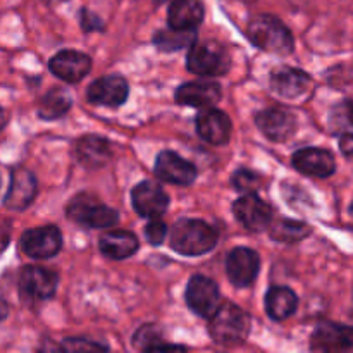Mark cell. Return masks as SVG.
<instances>
[{
  "label": "cell",
  "mask_w": 353,
  "mask_h": 353,
  "mask_svg": "<svg viewBox=\"0 0 353 353\" xmlns=\"http://www.w3.org/2000/svg\"><path fill=\"white\" fill-rule=\"evenodd\" d=\"M299 307V296L288 286H272L265 293V310L268 316L274 321H285Z\"/></svg>",
  "instance_id": "25"
},
{
  "label": "cell",
  "mask_w": 353,
  "mask_h": 353,
  "mask_svg": "<svg viewBox=\"0 0 353 353\" xmlns=\"http://www.w3.org/2000/svg\"><path fill=\"white\" fill-rule=\"evenodd\" d=\"M65 214H68V217L72 223H78L79 226L85 228H93V230L114 226L117 219H119L117 210L107 207L105 203H102L97 196L90 195V193L76 195L68 203Z\"/></svg>",
  "instance_id": "5"
},
{
  "label": "cell",
  "mask_w": 353,
  "mask_h": 353,
  "mask_svg": "<svg viewBox=\"0 0 353 353\" xmlns=\"http://www.w3.org/2000/svg\"><path fill=\"white\" fill-rule=\"evenodd\" d=\"M255 124L271 141H286L296 131V117L283 107H269L255 116Z\"/></svg>",
  "instance_id": "13"
},
{
  "label": "cell",
  "mask_w": 353,
  "mask_h": 353,
  "mask_svg": "<svg viewBox=\"0 0 353 353\" xmlns=\"http://www.w3.org/2000/svg\"><path fill=\"white\" fill-rule=\"evenodd\" d=\"M37 353H62V350H61V348L55 347L54 343H47L45 347H41Z\"/></svg>",
  "instance_id": "36"
},
{
  "label": "cell",
  "mask_w": 353,
  "mask_h": 353,
  "mask_svg": "<svg viewBox=\"0 0 353 353\" xmlns=\"http://www.w3.org/2000/svg\"><path fill=\"white\" fill-rule=\"evenodd\" d=\"M145 353H186V350L183 347H179V345H155V347H152L150 350H147Z\"/></svg>",
  "instance_id": "34"
},
{
  "label": "cell",
  "mask_w": 353,
  "mask_h": 353,
  "mask_svg": "<svg viewBox=\"0 0 353 353\" xmlns=\"http://www.w3.org/2000/svg\"><path fill=\"white\" fill-rule=\"evenodd\" d=\"M223 88L214 79H196L183 83L176 90V102L193 109H209L221 100Z\"/></svg>",
  "instance_id": "14"
},
{
  "label": "cell",
  "mask_w": 353,
  "mask_h": 353,
  "mask_svg": "<svg viewBox=\"0 0 353 353\" xmlns=\"http://www.w3.org/2000/svg\"><path fill=\"white\" fill-rule=\"evenodd\" d=\"M203 19L202 0H172L169 6V28L176 30H196Z\"/></svg>",
  "instance_id": "24"
},
{
  "label": "cell",
  "mask_w": 353,
  "mask_h": 353,
  "mask_svg": "<svg viewBox=\"0 0 353 353\" xmlns=\"http://www.w3.org/2000/svg\"><path fill=\"white\" fill-rule=\"evenodd\" d=\"M0 186H2V179H0Z\"/></svg>",
  "instance_id": "39"
},
{
  "label": "cell",
  "mask_w": 353,
  "mask_h": 353,
  "mask_svg": "<svg viewBox=\"0 0 353 353\" xmlns=\"http://www.w3.org/2000/svg\"><path fill=\"white\" fill-rule=\"evenodd\" d=\"M154 171L159 179L178 186L192 185L196 179V174H199V171H196L192 162L183 159L181 155L172 150H164L157 155Z\"/></svg>",
  "instance_id": "12"
},
{
  "label": "cell",
  "mask_w": 353,
  "mask_h": 353,
  "mask_svg": "<svg viewBox=\"0 0 353 353\" xmlns=\"http://www.w3.org/2000/svg\"><path fill=\"white\" fill-rule=\"evenodd\" d=\"M81 26L85 31H100L103 30V24L95 14H92L90 10L83 9L81 10Z\"/></svg>",
  "instance_id": "33"
},
{
  "label": "cell",
  "mask_w": 353,
  "mask_h": 353,
  "mask_svg": "<svg viewBox=\"0 0 353 353\" xmlns=\"http://www.w3.org/2000/svg\"><path fill=\"white\" fill-rule=\"evenodd\" d=\"M72 105V97L68 90L55 86V88L48 90L43 97H41L40 103H38V116L45 121H55L62 117L64 114L69 112Z\"/></svg>",
  "instance_id": "26"
},
{
  "label": "cell",
  "mask_w": 353,
  "mask_h": 353,
  "mask_svg": "<svg viewBox=\"0 0 353 353\" xmlns=\"http://www.w3.org/2000/svg\"><path fill=\"white\" fill-rule=\"evenodd\" d=\"M310 347L316 353H352V327L336 323H321L310 338Z\"/></svg>",
  "instance_id": "11"
},
{
  "label": "cell",
  "mask_w": 353,
  "mask_h": 353,
  "mask_svg": "<svg viewBox=\"0 0 353 353\" xmlns=\"http://www.w3.org/2000/svg\"><path fill=\"white\" fill-rule=\"evenodd\" d=\"M259 269H261V257L252 248L238 247L228 254V279L238 288H247V286L254 285L259 276Z\"/></svg>",
  "instance_id": "10"
},
{
  "label": "cell",
  "mask_w": 353,
  "mask_h": 353,
  "mask_svg": "<svg viewBox=\"0 0 353 353\" xmlns=\"http://www.w3.org/2000/svg\"><path fill=\"white\" fill-rule=\"evenodd\" d=\"M64 353H107V345L86 340V338H65L61 345Z\"/></svg>",
  "instance_id": "29"
},
{
  "label": "cell",
  "mask_w": 353,
  "mask_h": 353,
  "mask_svg": "<svg viewBox=\"0 0 353 353\" xmlns=\"http://www.w3.org/2000/svg\"><path fill=\"white\" fill-rule=\"evenodd\" d=\"M268 230L272 240L281 241V243H296L310 234V228L307 224L292 219L276 221V223H271Z\"/></svg>",
  "instance_id": "28"
},
{
  "label": "cell",
  "mask_w": 353,
  "mask_h": 353,
  "mask_svg": "<svg viewBox=\"0 0 353 353\" xmlns=\"http://www.w3.org/2000/svg\"><path fill=\"white\" fill-rule=\"evenodd\" d=\"M100 252L112 261H124L138 252V238L126 230L109 231L102 234L99 241Z\"/></svg>",
  "instance_id": "23"
},
{
  "label": "cell",
  "mask_w": 353,
  "mask_h": 353,
  "mask_svg": "<svg viewBox=\"0 0 353 353\" xmlns=\"http://www.w3.org/2000/svg\"><path fill=\"white\" fill-rule=\"evenodd\" d=\"M168 236V226L162 221H152L145 226V238L152 247H159Z\"/></svg>",
  "instance_id": "32"
},
{
  "label": "cell",
  "mask_w": 353,
  "mask_h": 353,
  "mask_svg": "<svg viewBox=\"0 0 353 353\" xmlns=\"http://www.w3.org/2000/svg\"><path fill=\"white\" fill-rule=\"evenodd\" d=\"M38 193V183L33 172L28 169H17L12 172L9 190L3 199V205L10 210H24L33 203Z\"/></svg>",
  "instance_id": "20"
},
{
  "label": "cell",
  "mask_w": 353,
  "mask_h": 353,
  "mask_svg": "<svg viewBox=\"0 0 353 353\" xmlns=\"http://www.w3.org/2000/svg\"><path fill=\"white\" fill-rule=\"evenodd\" d=\"M76 159L86 169L103 168L112 157V147L107 138L99 134H85L76 141Z\"/></svg>",
  "instance_id": "22"
},
{
  "label": "cell",
  "mask_w": 353,
  "mask_h": 353,
  "mask_svg": "<svg viewBox=\"0 0 353 353\" xmlns=\"http://www.w3.org/2000/svg\"><path fill=\"white\" fill-rule=\"evenodd\" d=\"M130 95V86L123 76L109 74L102 76V78L95 79L92 85L88 86V97L90 102L93 105H102V107H121L128 100Z\"/></svg>",
  "instance_id": "15"
},
{
  "label": "cell",
  "mask_w": 353,
  "mask_h": 353,
  "mask_svg": "<svg viewBox=\"0 0 353 353\" xmlns=\"http://www.w3.org/2000/svg\"><path fill=\"white\" fill-rule=\"evenodd\" d=\"M217 240L219 234L216 228L202 219L183 217L172 226L171 231V248L186 257L209 254L217 245Z\"/></svg>",
  "instance_id": "1"
},
{
  "label": "cell",
  "mask_w": 353,
  "mask_h": 353,
  "mask_svg": "<svg viewBox=\"0 0 353 353\" xmlns=\"http://www.w3.org/2000/svg\"><path fill=\"white\" fill-rule=\"evenodd\" d=\"M186 68L190 72L205 78H216L230 71L231 57L228 48L216 40L195 41L188 48Z\"/></svg>",
  "instance_id": "4"
},
{
  "label": "cell",
  "mask_w": 353,
  "mask_h": 353,
  "mask_svg": "<svg viewBox=\"0 0 353 353\" xmlns=\"http://www.w3.org/2000/svg\"><path fill=\"white\" fill-rule=\"evenodd\" d=\"M247 34L252 43L261 50L276 55H288L293 52L292 31L281 19L271 14H261L248 23Z\"/></svg>",
  "instance_id": "2"
},
{
  "label": "cell",
  "mask_w": 353,
  "mask_h": 353,
  "mask_svg": "<svg viewBox=\"0 0 353 353\" xmlns=\"http://www.w3.org/2000/svg\"><path fill=\"white\" fill-rule=\"evenodd\" d=\"M271 88L285 99H299L312 86V79L305 71L296 68H278L271 72Z\"/></svg>",
  "instance_id": "21"
},
{
  "label": "cell",
  "mask_w": 353,
  "mask_h": 353,
  "mask_svg": "<svg viewBox=\"0 0 353 353\" xmlns=\"http://www.w3.org/2000/svg\"><path fill=\"white\" fill-rule=\"evenodd\" d=\"M233 185L238 192L255 193L261 188V176L254 171H248V169H240V171L234 172Z\"/></svg>",
  "instance_id": "31"
},
{
  "label": "cell",
  "mask_w": 353,
  "mask_h": 353,
  "mask_svg": "<svg viewBox=\"0 0 353 353\" xmlns=\"http://www.w3.org/2000/svg\"><path fill=\"white\" fill-rule=\"evenodd\" d=\"M292 162L296 171L314 178H330L336 171V161L333 154L324 148H302L293 154Z\"/></svg>",
  "instance_id": "19"
},
{
  "label": "cell",
  "mask_w": 353,
  "mask_h": 353,
  "mask_svg": "<svg viewBox=\"0 0 353 353\" xmlns=\"http://www.w3.org/2000/svg\"><path fill=\"white\" fill-rule=\"evenodd\" d=\"M57 272L37 265H26L19 274L21 299L26 302H45L52 299L57 290Z\"/></svg>",
  "instance_id": "6"
},
{
  "label": "cell",
  "mask_w": 353,
  "mask_h": 353,
  "mask_svg": "<svg viewBox=\"0 0 353 353\" xmlns=\"http://www.w3.org/2000/svg\"><path fill=\"white\" fill-rule=\"evenodd\" d=\"M196 41V30H169L159 31L154 37V43L162 52H176L181 48H190Z\"/></svg>",
  "instance_id": "27"
},
{
  "label": "cell",
  "mask_w": 353,
  "mask_h": 353,
  "mask_svg": "<svg viewBox=\"0 0 353 353\" xmlns=\"http://www.w3.org/2000/svg\"><path fill=\"white\" fill-rule=\"evenodd\" d=\"M48 69L65 83H78L92 71V59L78 50H61L48 61Z\"/></svg>",
  "instance_id": "17"
},
{
  "label": "cell",
  "mask_w": 353,
  "mask_h": 353,
  "mask_svg": "<svg viewBox=\"0 0 353 353\" xmlns=\"http://www.w3.org/2000/svg\"><path fill=\"white\" fill-rule=\"evenodd\" d=\"M209 319L210 336L221 345H238L250 334V316L234 303L219 305Z\"/></svg>",
  "instance_id": "3"
},
{
  "label": "cell",
  "mask_w": 353,
  "mask_h": 353,
  "mask_svg": "<svg viewBox=\"0 0 353 353\" xmlns=\"http://www.w3.org/2000/svg\"><path fill=\"white\" fill-rule=\"evenodd\" d=\"M6 123H7V117H6V112H3V109L0 107V131L6 128Z\"/></svg>",
  "instance_id": "38"
},
{
  "label": "cell",
  "mask_w": 353,
  "mask_h": 353,
  "mask_svg": "<svg viewBox=\"0 0 353 353\" xmlns=\"http://www.w3.org/2000/svg\"><path fill=\"white\" fill-rule=\"evenodd\" d=\"M6 316H7V305L6 302H3L2 296H0V321H2Z\"/></svg>",
  "instance_id": "37"
},
{
  "label": "cell",
  "mask_w": 353,
  "mask_h": 353,
  "mask_svg": "<svg viewBox=\"0 0 353 353\" xmlns=\"http://www.w3.org/2000/svg\"><path fill=\"white\" fill-rule=\"evenodd\" d=\"M195 126L199 137L210 145L228 143L231 138V130H233L228 114L216 107L202 109V112L196 116Z\"/></svg>",
  "instance_id": "18"
},
{
  "label": "cell",
  "mask_w": 353,
  "mask_h": 353,
  "mask_svg": "<svg viewBox=\"0 0 353 353\" xmlns=\"http://www.w3.org/2000/svg\"><path fill=\"white\" fill-rule=\"evenodd\" d=\"M233 214L248 231L261 233L272 223V209L268 202L255 193H247L233 203Z\"/></svg>",
  "instance_id": "9"
},
{
  "label": "cell",
  "mask_w": 353,
  "mask_h": 353,
  "mask_svg": "<svg viewBox=\"0 0 353 353\" xmlns=\"http://www.w3.org/2000/svg\"><path fill=\"white\" fill-rule=\"evenodd\" d=\"M133 209L141 217H161L169 207V195L154 181H141L131 192Z\"/></svg>",
  "instance_id": "16"
},
{
  "label": "cell",
  "mask_w": 353,
  "mask_h": 353,
  "mask_svg": "<svg viewBox=\"0 0 353 353\" xmlns=\"http://www.w3.org/2000/svg\"><path fill=\"white\" fill-rule=\"evenodd\" d=\"M162 343V333L155 326H143L133 336V345L140 350L147 352L155 345Z\"/></svg>",
  "instance_id": "30"
},
{
  "label": "cell",
  "mask_w": 353,
  "mask_h": 353,
  "mask_svg": "<svg viewBox=\"0 0 353 353\" xmlns=\"http://www.w3.org/2000/svg\"><path fill=\"white\" fill-rule=\"evenodd\" d=\"M340 147H341V150H343V154L347 155V157H350L352 155V133L340 134Z\"/></svg>",
  "instance_id": "35"
},
{
  "label": "cell",
  "mask_w": 353,
  "mask_h": 353,
  "mask_svg": "<svg viewBox=\"0 0 353 353\" xmlns=\"http://www.w3.org/2000/svg\"><path fill=\"white\" fill-rule=\"evenodd\" d=\"M186 303L200 317H210L219 307L221 293L216 281L207 276L195 274L186 285Z\"/></svg>",
  "instance_id": "8"
},
{
  "label": "cell",
  "mask_w": 353,
  "mask_h": 353,
  "mask_svg": "<svg viewBox=\"0 0 353 353\" xmlns=\"http://www.w3.org/2000/svg\"><path fill=\"white\" fill-rule=\"evenodd\" d=\"M62 233L57 226H40L24 231L21 236V250L31 259L55 257L62 250Z\"/></svg>",
  "instance_id": "7"
}]
</instances>
